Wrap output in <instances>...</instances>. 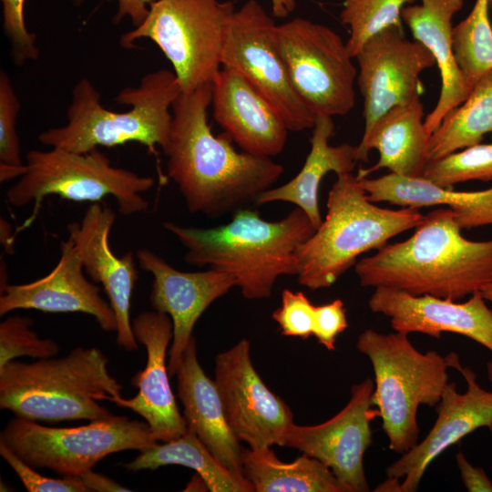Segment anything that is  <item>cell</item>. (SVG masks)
<instances>
[{"mask_svg":"<svg viewBox=\"0 0 492 492\" xmlns=\"http://www.w3.org/2000/svg\"><path fill=\"white\" fill-rule=\"evenodd\" d=\"M212 85L180 93L172 104L168 176L191 213L208 218L236 212L269 190L283 173L272 158L238 152L224 132L215 136L208 123Z\"/></svg>","mask_w":492,"mask_h":492,"instance_id":"1","label":"cell"},{"mask_svg":"<svg viewBox=\"0 0 492 492\" xmlns=\"http://www.w3.org/2000/svg\"><path fill=\"white\" fill-rule=\"evenodd\" d=\"M354 271L364 287L457 301L492 283V240L465 238L453 211L438 208L424 215L411 237L385 243Z\"/></svg>","mask_w":492,"mask_h":492,"instance_id":"2","label":"cell"},{"mask_svg":"<svg viewBox=\"0 0 492 492\" xmlns=\"http://www.w3.org/2000/svg\"><path fill=\"white\" fill-rule=\"evenodd\" d=\"M163 227L186 249L187 263L231 275L249 300L269 298L279 277L296 276L297 251L315 231L297 207L276 221L241 209L231 221L214 228L185 227L172 221Z\"/></svg>","mask_w":492,"mask_h":492,"instance_id":"3","label":"cell"},{"mask_svg":"<svg viewBox=\"0 0 492 492\" xmlns=\"http://www.w3.org/2000/svg\"><path fill=\"white\" fill-rule=\"evenodd\" d=\"M108 365L100 349L80 346L59 358L9 361L0 368V408L49 423L108 418L100 402L122 396Z\"/></svg>","mask_w":492,"mask_h":492,"instance_id":"4","label":"cell"},{"mask_svg":"<svg viewBox=\"0 0 492 492\" xmlns=\"http://www.w3.org/2000/svg\"><path fill=\"white\" fill-rule=\"evenodd\" d=\"M180 93L175 73L159 69L145 75L138 87L122 89L115 99L130 109L116 112L105 108L99 92L82 78L73 88L67 124L42 132L38 139L46 146L75 152L127 142L164 150L172 122L169 109Z\"/></svg>","mask_w":492,"mask_h":492,"instance_id":"5","label":"cell"},{"mask_svg":"<svg viewBox=\"0 0 492 492\" xmlns=\"http://www.w3.org/2000/svg\"><path fill=\"white\" fill-rule=\"evenodd\" d=\"M326 207L325 219L297 251L298 282L312 291L332 286L362 253L379 249L424 219L415 208L378 207L352 173L337 175Z\"/></svg>","mask_w":492,"mask_h":492,"instance_id":"6","label":"cell"},{"mask_svg":"<svg viewBox=\"0 0 492 492\" xmlns=\"http://www.w3.org/2000/svg\"><path fill=\"white\" fill-rule=\"evenodd\" d=\"M357 350L370 360L374 374L373 405L377 407L390 450L405 454L419 438V405L436 406L448 383L446 356L419 352L408 334L364 330Z\"/></svg>","mask_w":492,"mask_h":492,"instance_id":"7","label":"cell"},{"mask_svg":"<svg viewBox=\"0 0 492 492\" xmlns=\"http://www.w3.org/2000/svg\"><path fill=\"white\" fill-rule=\"evenodd\" d=\"M26 165V172L6 191L8 202L15 207L34 204L36 209L51 195L91 203L112 197L118 211L130 216L148 209L149 201L141 194L155 183L152 177L112 166L97 149L88 152L34 149L27 153Z\"/></svg>","mask_w":492,"mask_h":492,"instance_id":"8","label":"cell"},{"mask_svg":"<svg viewBox=\"0 0 492 492\" xmlns=\"http://www.w3.org/2000/svg\"><path fill=\"white\" fill-rule=\"evenodd\" d=\"M235 12L232 1L156 0L146 19L119 40L134 48L140 38L153 41L172 65L181 92L212 82L221 68L228 24Z\"/></svg>","mask_w":492,"mask_h":492,"instance_id":"9","label":"cell"},{"mask_svg":"<svg viewBox=\"0 0 492 492\" xmlns=\"http://www.w3.org/2000/svg\"><path fill=\"white\" fill-rule=\"evenodd\" d=\"M159 442L146 422L114 415L74 427H51L13 417L0 434L5 444L35 468L80 477L108 455L143 450Z\"/></svg>","mask_w":492,"mask_h":492,"instance_id":"10","label":"cell"},{"mask_svg":"<svg viewBox=\"0 0 492 492\" xmlns=\"http://www.w3.org/2000/svg\"><path fill=\"white\" fill-rule=\"evenodd\" d=\"M293 88L316 116H342L354 106L357 70L346 43L330 27L297 17L276 26Z\"/></svg>","mask_w":492,"mask_h":492,"instance_id":"11","label":"cell"},{"mask_svg":"<svg viewBox=\"0 0 492 492\" xmlns=\"http://www.w3.org/2000/svg\"><path fill=\"white\" fill-rule=\"evenodd\" d=\"M276 26L259 2L244 3L228 24L221 67L242 76L281 116L289 131L313 129L317 116L292 85L279 49Z\"/></svg>","mask_w":492,"mask_h":492,"instance_id":"12","label":"cell"},{"mask_svg":"<svg viewBox=\"0 0 492 492\" xmlns=\"http://www.w3.org/2000/svg\"><path fill=\"white\" fill-rule=\"evenodd\" d=\"M214 381L227 422L240 441L250 448L283 446L293 414L255 370L247 339L216 356Z\"/></svg>","mask_w":492,"mask_h":492,"instance_id":"13","label":"cell"},{"mask_svg":"<svg viewBox=\"0 0 492 492\" xmlns=\"http://www.w3.org/2000/svg\"><path fill=\"white\" fill-rule=\"evenodd\" d=\"M374 382L366 378L351 387L345 406L329 420L314 425L289 427L283 446L292 447L327 466L347 492H367L370 487L364 457L372 444L370 424L379 416L372 408Z\"/></svg>","mask_w":492,"mask_h":492,"instance_id":"14","label":"cell"},{"mask_svg":"<svg viewBox=\"0 0 492 492\" xmlns=\"http://www.w3.org/2000/svg\"><path fill=\"white\" fill-rule=\"evenodd\" d=\"M357 83L364 99V130L388 110L419 94V76L436 65L429 50L393 26L369 38L357 53Z\"/></svg>","mask_w":492,"mask_h":492,"instance_id":"15","label":"cell"},{"mask_svg":"<svg viewBox=\"0 0 492 492\" xmlns=\"http://www.w3.org/2000/svg\"><path fill=\"white\" fill-rule=\"evenodd\" d=\"M448 365L464 377L467 388L459 393L447 383L436 405V422L425 438L385 468L386 477L400 479L398 492L417 490L425 470L449 446L480 427L492 425V392L481 387L476 373L461 364L458 355L446 356Z\"/></svg>","mask_w":492,"mask_h":492,"instance_id":"16","label":"cell"},{"mask_svg":"<svg viewBox=\"0 0 492 492\" xmlns=\"http://www.w3.org/2000/svg\"><path fill=\"white\" fill-rule=\"evenodd\" d=\"M139 267L151 273L149 302L155 311L168 314L173 325L168 369L176 375L184 351L193 336L196 323L217 299L236 287L230 274L209 268L201 272L177 270L157 253L140 249L136 253Z\"/></svg>","mask_w":492,"mask_h":492,"instance_id":"17","label":"cell"},{"mask_svg":"<svg viewBox=\"0 0 492 492\" xmlns=\"http://www.w3.org/2000/svg\"><path fill=\"white\" fill-rule=\"evenodd\" d=\"M0 315L20 309L44 313H83L95 318L105 332H116L117 321L109 302L100 289L88 281L72 236L60 244V257L53 270L36 281L0 285Z\"/></svg>","mask_w":492,"mask_h":492,"instance_id":"18","label":"cell"},{"mask_svg":"<svg viewBox=\"0 0 492 492\" xmlns=\"http://www.w3.org/2000/svg\"><path fill=\"white\" fill-rule=\"evenodd\" d=\"M368 306L373 313L388 317L395 332L420 333L435 338H440L442 333H453L470 338L492 353V310L481 292L457 302L450 298L376 287Z\"/></svg>","mask_w":492,"mask_h":492,"instance_id":"19","label":"cell"},{"mask_svg":"<svg viewBox=\"0 0 492 492\" xmlns=\"http://www.w3.org/2000/svg\"><path fill=\"white\" fill-rule=\"evenodd\" d=\"M132 329L147 353L145 368L131 379L138 392L132 398L119 396L108 401L142 416L159 442L178 438L188 427L171 390L166 364L168 346L173 336L171 319L155 310L142 312L132 321Z\"/></svg>","mask_w":492,"mask_h":492,"instance_id":"20","label":"cell"},{"mask_svg":"<svg viewBox=\"0 0 492 492\" xmlns=\"http://www.w3.org/2000/svg\"><path fill=\"white\" fill-rule=\"evenodd\" d=\"M114 211L100 203H91L80 222L68 224L83 268L100 283L107 293L117 321V343L126 351L138 350L130 320L131 297L138 280L136 255L131 251L118 257L109 245Z\"/></svg>","mask_w":492,"mask_h":492,"instance_id":"21","label":"cell"},{"mask_svg":"<svg viewBox=\"0 0 492 492\" xmlns=\"http://www.w3.org/2000/svg\"><path fill=\"white\" fill-rule=\"evenodd\" d=\"M211 85L213 117L242 151L272 158L283 150L286 124L242 76L221 67Z\"/></svg>","mask_w":492,"mask_h":492,"instance_id":"22","label":"cell"},{"mask_svg":"<svg viewBox=\"0 0 492 492\" xmlns=\"http://www.w3.org/2000/svg\"><path fill=\"white\" fill-rule=\"evenodd\" d=\"M178 396L188 429L229 469L242 474V447L231 431L214 380L199 363L193 337L177 371Z\"/></svg>","mask_w":492,"mask_h":492,"instance_id":"23","label":"cell"},{"mask_svg":"<svg viewBox=\"0 0 492 492\" xmlns=\"http://www.w3.org/2000/svg\"><path fill=\"white\" fill-rule=\"evenodd\" d=\"M424 116L420 96L381 116L355 146L358 161H367L372 149L378 151L379 159L369 169H360L357 175L367 177L374 171L388 169L396 175L422 177L428 163L431 136L425 127Z\"/></svg>","mask_w":492,"mask_h":492,"instance_id":"24","label":"cell"},{"mask_svg":"<svg viewBox=\"0 0 492 492\" xmlns=\"http://www.w3.org/2000/svg\"><path fill=\"white\" fill-rule=\"evenodd\" d=\"M463 4V0H421V5L405 6L401 12L402 21L407 25L415 40L429 50L440 71L439 98L425 118V127L430 134L470 93L453 50L452 19Z\"/></svg>","mask_w":492,"mask_h":492,"instance_id":"25","label":"cell"},{"mask_svg":"<svg viewBox=\"0 0 492 492\" xmlns=\"http://www.w3.org/2000/svg\"><path fill=\"white\" fill-rule=\"evenodd\" d=\"M372 202L401 207L445 205L461 230L492 225V188L478 191H456L438 186L423 177L389 173L378 178L356 175Z\"/></svg>","mask_w":492,"mask_h":492,"instance_id":"26","label":"cell"},{"mask_svg":"<svg viewBox=\"0 0 492 492\" xmlns=\"http://www.w3.org/2000/svg\"><path fill=\"white\" fill-rule=\"evenodd\" d=\"M333 132V118L317 116L310 139L311 149L301 170L287 183L263 191L256 203H292L306 213L316 230L323 221L318 200L322 179L329 172L336 175L352 173L358 161L355 146L329 144Z\"/></svg>","mask_w":492,"mask_h":492,"instance_id":"27","label":"cell"},{"mask_svg":"<svg viewBox=\"0 0 492 492\" xmlns=\"http://www.w3.org/2000/svg\"><path fill=\"white\" fill-rule=\"evenodd\" d=\"M241 461L254 492H347L327 466L304 453L286 463L271 447H248Z\"/></svg>","mask_w":492,"mask_h":492,"instance_id":"28","label":"cell"},{"mask_svg":"<svg viewBox=\"0 0 492 492\" xmlns=\"http://www.w3.org/2000/svg\"><path fill=\"white\" fill-rule=\"evenodd\" d=\"M169 465L195 470L210 492H254L243 475L226 467L190 429L178 438L161 444L157 442L141 450L135 459L125 464V467L136 472Z\"/></svg>","mask_w":492,"mask_h":492,"instance_id":"29","label":"cell"},{"mask_svg":"<svg viewBox=\"0 0 492 492\" xmlns=\"http://www.w3.org/2000/svg\"><path fill=\"white\" fill-rule=\"evenodd\" d=\"M492 134V69L476 83L466 99L450 110L431 134L428 162L479 144Z\"/></svg>","mask_w":492,"mask_h":492,"instance_id":"30","label":"cell"},{"mask_svg":"<svg viewBox=\"0 0 492 492\" xmlns=\"http://www.w3.org/2000/svg\"><path fill=\"white\" fill-rule=\"evenodd\" d=\"M488 10V0H476L470 14L453 28L455 58L469 91L492 69V26Z\"/></svg>","mask_w":492,"mask_h":492,"instance_id":"31","label":"cell"},{"mask_svg":"<svg viewBox=\"0 0 492 492\" xmlns=\"http://www.w3.org/2000/svg\"><path fill=\"white\" fill-rule=\"evenodd\" d=\"M415 0H344L340 14L350 28L346 46L354 58L373 36L393 26H402L401 12Z\"/></svg>","mask_w":492,"mask_h":492,"instance_id":"32","label":"cell"},{"mask_svg":"<svg viewBox=\"0 0 492 492\" xmlns=\"http://www.w3.org/2000/svg\"><path fill=\"white\" fill-rule=\"evenodd\" d=\"M423 178L453 188L469 180H492V143L477 144L427 163Z\"/></svg>","mask_w":492,"mask_h":492,"instance_id":"33","label":"cell"},{"mask_svg":"<svg viewBox=\"0 0 492 492\" xmlns=\"http://www.w3.org/2000/svg\"><path fill=\"white\" fill-rule=\"evenodd\" d=\"M32 325V319L18 315L9 316L0 323V368L16 357L44 359L58 354L57 343L39 338Z\"/></svg>","mask_w":492,"mask_h":492,"instance_id":"34","label":"cell"},{"mask_svg":"<svg viewBox=\"0 0 492 492\" xmlns=\"http://www.w3.org/2000/svg\"><path fill=\"white\" fill-rule=\"evenodd\" d=\"M20 102L8 75L0 73V161L23 165L19 138L15 128Z\"/></svg>","mask_w":492,"mask_h":492,"instance_id":"35","label":"cell"},{"mask_svg":"<svg viewBox=\"0 0 492 492\" xmlns=\"http://www.w3.org/2000/svg\"><path fill=\"white\" fill-rule=\"evenodd\" d=\"M3 27L10 43V56L14 63L22 66L39 56L36 36L28 31L24 16L25 0H1Z\"/></svg>","mask_w":492,"mask_h":492,"instance_id":"36","label":"cell"},{"mask_svg":"<svg viewBox=\"0 0 492 492\" xmlns=\"http://www.w3.org/2000/svg\"><path fill=\"white\" fill-rule=\"evenodd\" d=\"M314 314L315 305L305 293L285 289L281 306L272 313V319L283 335L307 339L313 333Z\"/></svg>","mask_w":492,"mask_h":492,"instance_id":"37","label":"cell"},{"mask_svg":"<svg viewBox=\"0 0 492 492\" xmlns=\"http://www.w3.org/2000/svg\"><path fill=\"white\" fill-rule=\"evenodd\" d=\"M0 455L15 471L28 492L88 491L80 477L53 478L41 475L3 443H0Z\"/></svg>","mask_w":492,"mask_h":492,"instance_id":"38","label":"cell"},{"mask_svg":"<svg viewBox=\"0 0 492 492\" xmlns=\"http://www.w3.org/2000/svg\"><path fill=\"white\" fill-rule=\"evenodd\" d=\"M345 313L346 310L341 299H335L323 305H315L313 335L329 351L335 350L336 337L348 327Z\"/></svg>","mask_w":492,"mask_h":492,"instance_id":"39","label":"cell"},{"mask_svg":"<svg viewBox=\"0 0 492 492\" xmlns=\"http://www.w3.org/2000/svg\"><path fill=\"white\" fill-rule=\"evenodd\" d=\"M456 463L466 491L492 492V480L484 468L473 466L461 450L456 455Z\"/></svg>","mask_w":492,"mask_h":492,"instance_id":"40","label":"cell"},{"mask_svg":"<svg viewBox=\"0 0 492 492\" xmlns=\"http://www.w3.org/2000/svg\"><path fill=\"white\" fill-rule=\"evenodd\" d=\"M80 3L82 0H72ZM118 11L113 21L118 24L125 16H128L135 27L138 26L147 17L149 7L156 0H117Z\"/></svg>","mask_w":492,"mask_h":492,"instance_id":"41","label":"cell"},{"mask_svg":"<svg viewBox=\"0 0 492 492\" xmlns=\"http://www.w3.org/2000/svg\"><path fill=\"white\" fill-rule=\"evenodd\" d=\"M80 478L88 491H130V489L122 487L113 479L93 470L84 474Z\"/></svg>","mask_w":492,"mask_h":492,"instance_id":"42","label":"cell"},{"mask_svg":"<svg viewBox=\"0 0 492 492\" xmlns=\"http://www.w3.org/2000/svg\"><path fill=\"white\" fill-rule=\"evenodd\" d=\"M272 15L276 18H285L295 9L296 0H271Z\"/></svg>","mask_w":492,"mask_h":492,"instance_id":"43","label":"cell"},{"mask_svg":"<svg viewBox=\"0 0 492 492\" xmlns=\"http://www.w3.org/2000/svg\"><path fill=\"white\" fill-rule=\"evenodd\" d=\"M26 169V165H9L0 162V180L7 181L16 177H21Z\"/></svg>","mask_w":492,"mask_h":492,"instance_id":"44","label":"cell"},{"mask_svg":"<svg viewBox=\"0 0 492 492\" xmlns=\"http://www.w3.org/2000/svg\"><path fill=\"white\" fill-rule=\"evenodd\" d=\"M480 292L486 301L492 302V283L485 286Z\"/></svg>","mask_w":492,"mask_h":492,"instance_id":"45","label":"cell"},{"mask_svg":"<svg viewBox=\"0 0 492 492\" xmlns=\"http://www.w3.org/2000/svg\"><path fill=\"white\" fill-rule=\"evenodd\" d=\"M486 369L487 379L492 383V360L487 364Z\"/></svg>","mask_w":492,"mask_h":492,"instance_id":"46","label":"cell"},{"mask_svg":"<svg viewBox=\"0 0 492 492\" xmlns=\"http://www.w3.org/2000/svg\"><path fill=\"white\" fill-rule=\"evenodd\" d=\"M489 9L492 12V0H488Z\"/></svg>","mask_w":492,"mask_h":492,"instance_id":"47","label":"cell"},{"mask_svg":"<svg viewBox=\"0 0 492 492\" xmlns=\"http://www.w3.org/2000/svg\"><path fill=\"white\" fill-rule=\"evenodd\" d=\"M487 428H488V430H489V432H490V435H491V436H492V425H489Z\"/></svg>","mask_w":492,"mask_h":492,"instance_id":"48","label":"cell"}]
</instances>
